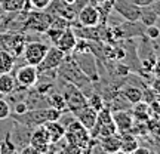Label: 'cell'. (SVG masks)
I'll return each mask as SVG.
<instances>
[{"instance_id": "1", "label": "cell", "mask_w": 160, "mask_h": 154, "mask_svg": "<svg viewBox=\"0 0 160 154\" xmlns=\"http://www.w3.org/2000/svg\"><path fill=\"white\" fill-rule=\"evenodd\" d=\"M51 12H45L40 9H31L27 12V19L24 22V30L31 31V33H46V30L51 27L52 24Z\"/></svg>"}, {"instance_id": "2", "label": "cell", "mask_w": 160, "mask_h": 154, "mask_svg": "<svg viewBox=\"0 0 160 154\" xmlns=\"http://www.w3.org/2000/svg\"><path fill=\"white\" fill-rule=\"evenodd\" d=\"M64 139H67V144H73L76 147H79L82 151H86L88 150V144L92 141L91 133L86 129L85 126H82L76 120V122H71L68 126H65V135H64Z\"/></svg>"}, {"instance_id": "3", "label": "cell", "mask_w": 160, "mask_h": 154, "mask_svg": "<svg viewBox=\"0 0 160 154\" xmlns=\"http://www.w3.org/2000/svg\"><path fill=\"white\" fill-rule=\"evenodd\" d=\"M62 97L67 104V110L73 116H76L82 108H85L88 105V98L85 93L79 89V86L73 85V83H65V89L62 92Z\"/></svg>"}, {"instance_id": "4", "label": "cell", "mask_w": 160, "mask_h": 154, "mask_svg": "<svg viewBox=\"0 0 160 154\" xmlns=\"http://www.w3.org/2000/svg\"><path fill=\"white\" fill-rule=\"evenodd\" d=\"M48 47L49 46L46 43H42V42H30V43H27L22 52V58L25 64L39 67L40 62L45 58L46 52H48Z\"/></svg>"}, {"instance_id": "5", "label": "cell", "mask_w": 160, "mask_h": 154, "mask_svg": "<svg viewBox=\"0 0 160 154\" xmlns=\"http://www.w3.org/2000/svg\"><path fill=\"white\" fill-rule=\"evenodd\" d=\"M15 80H17V85L21 87V89H30V87H34L39 82V70L34 65H30V64H25L24 67H19L17 70V76H15Z\"/></svg>"}, {"instance_id": "6", "label": "cell", "mask_w": 160, "mask_h": 154, "mask_svg": "<svg viewBox=\"0 0 160 154\" xmlns=\"http://www.w3.org/2000/svg\"><path fill=\"white\" fill-rule=\"evenodd\" d=\"M76 17L83 28H95L101 24V11L93 5H85Z\"/></svg>"}, {"instance_id": "7", "label": "cell", "mask_w": 160, "mask_h": 154, "mask_svg": "<svg viewBox=\"0 0 160 154\" xmlns=\"http://www.w3.org/2000/svg\"><path fill=\"white\" fill-rule=\"evenodd\" d=\"M113 9L120 17H123L128 22H138L141 7L137 6L132 0H113Z\"/></svg>"}, {"instance_id": "8", "label": "cell", "mask_w": 160, "mask_h": 154, "mask_svg": "<svg viewBox=\"0 0 160 154\" xmlns=\"http://www.w3.org/2000/svg\"><path fill=\"white\" fill-rule=\"evenodd\" d=\"M67 53H64L59 47H57L55 45H52L48 47V52H46L43 61L40 62V65L37 67L39 73H43V71H49V70H58V67L62 64L64 58H65Z\"/></svg>"}, {"instance_id": "9", "label": "cell", "mask_w": 160, "mask_h": 154, "mask_svg": "<svg viewBox=\"0 0 160 154\" xmlns=\"http://www.w3.org/2000/svg\"><path fill=\"white\" fill-rule=\"evenodd\" d=\"M28 144L39 154L49 153L51 151L52 144H51V139H49V135H48V131L45 129V126L39 125V127H36V131H33V133L30 135Z\"/></svg>"}, {"instance_id": "10", "label": "cell", "mask_w": 160, "mask_h": 154, "mask_svg": "<svg viewBox=\"0 0 160 154\" xmlns=\"http://www.w3.org/2000/svg\"><path fill=\"white\" fill-rule=\"evenodd\" d=\"M73 58L76 59V62H77V65H79V68L83 71V74L91 80V82H97V80L99 79V76H98L97 59L93 58V55H92L91 52L86 53V59H88V61H85L83 55H82V53H77V52H74V57Z\"/></svg>"}, {"instance_id": "11", "label": "cell", "mask_w": 160, "mask_h": 154, "mask_svg": "<svg viewBox=\"0 0 160 154\" xmlns=\"http://www.w3.org/2000/svg\"><path fill=\"white\" fill-rule=\"evenodd\" d=\"M3 45L8 51L11 52L13 57H22L24 47L27 45V37L21 33H15L12 36H6L3 40Z\"/></svg>"}, {"instance_id": "12", "label": "cell", "mask_w": 160, "mask_h": 154, "mask_svg": "<svg viewBox=\"0 0 160 154\" xmlns=\"http://www.w3.org/2000/svg\"><path fill=\"white\" fill-rule=\"evenodd\" d=\"M48 9H51L52 15H58V17H61V18H65V19H68L70 22L77 15V11L74 9V5H68L64 0H52L51 5L48 6Z\"/></svg>"}, {"instance_id": "13", "label": "cell", "mask_w": 160, "mask_h": 154, "mask_svg": "<svg viewBox=\"0 0 160 154\" xmlns=\"http://www.w3.org/2000/svg\"><path fill=\"white\" fill-rule=\"evenodd\" d=\"M113 116V122L116 125V129L119 133H125V132L131 131L132 125H133V116H132L131 111H126V110H117L114 113H111Z\"/></svg>"}, {"instance_id": "14", "label": "cell", "mask_w": 160, "mask_h": 154, "mask_svg": "<svg viewBox=\"0 0 160 154\" xmlns=\"http://www.w3.org/2000/svg\"><path fill=\"white\" fill-rule=\"evenodd\" d=\"M76 43H77V34H76L74 30L71 28V25H70V27H67L62 31V34L59 36V39L55 43V46L59 47L64 53L68 55V53H71V52L74 51Z\"/></svg>"}, {"instance_id": "15", "label": "cell", "mask_w": 160, "mask_h": 154, "mask_svg": "<svg viewBox=\"0 0 160 154\" xmlns=\"http://www.w3.org/2000/svg\"><path fill=\"white\" fill-rule=\"evenodd\" d=\"M43 126H45V129L48 131L51 144H58L59 141H62L64 139V135H65V126H64L59 120H49V122H45Z\"/></svg>"}, {"instance_id": "16", "label": "cell", "mask_w": 160, "mask_h": 154, "mask_svg": "<svg viewBox=\"0 0 160 154\" xmlns=\"http://www.w3.org/2000/svg\"><path fill=\"white\" fill-rule=\"evenodd\" d=\"M97 111L93 108H91L89 105H86L85 108H82L77 113V114L74 116L76 119H77V122H79L82 126H85L88 131H91L92 127L95 126V123H97Z\"/></svg>"}, {"instance_id": "17", "label": "cell", "mask_w": 160, "mask_h": 154, "mask_svg": "<svg viewBox=\"0 0 160 154\" xmlns=\"http://www.w3.org/2000/svg\"><path fill=\"white\" fill-rule=\"evenodd\" d=\"M139 147L138 139L133 137L131 132H125L120 135V153L125 154H133V151Z\"/></svg>"}, {"instance_id": "18", "label": "cell", "mask_w": 160, "mask_h": 154, "mask_svg": "<svg viewBox=\"0 0 160 154\" xmlns=\"http://www.w3.org/2000/svg\"><path fill=\"white\" fill-rule=\"evenodd\" d=\"M101 150L104 153H120V135L113 133L101 138Z\"/></svg>"}, {"instance_id": "19", "label": "cell", "mask_w": 160, "mask_h": 154, "mask_svg": "<svg viewBox=\"0 0 160 154\" xmlns=\"http://www.w3.org/2000/svg\"><path fill=\"white\" fill-rule=\"evenodd\" d=\"M17 89V80L11 73H2L0 74V95H11Z\"/></svg>"}, {"instance_id": "20", "label": "cell", "mask_w": 160, "mask_h": 154, "mask_svg": "<svg viewBox=\"0 0 160 154\" xmlns=\"http://www.w3.org/2000/svg\"><path fill=\"white\" fill-rule=\"evenodd\" d=\"M151 114V105L147 104L145 101H139V102L133 104V108H132V116L133 119L138 122H147L150 119Z\"/></svg>"}, {"instance_id": "21", "label": "cell", "mask_w": 160, "mask_h": 154, "mask_svg": "<svg viewBox=\"0 0 160 154\" xmlns=\"http://www.w3.org/2000/svg\"><path fill=\"white\" fill-rule=\"evenodd\" d=\"M15 57L8 49H0V74L12 73L15 68Z\"/></svg>"}, {"instance_id": "22", "label": "cell", "mask_w": 160, "mask_h": 154, "mask_svg": "<svg viewBox=\"0 0 160 154\" xmlns=\"http://www.w3.org/2000/svg\"><path fill=\"white\" fill-rule=\"evenodd\" d=\"M157 19H159V17H157V13H156V11L153 9L151 5L142 6V7H141V13H139V19H138V21L142 24L144 27H148V25L156 24Z\"/></svg>"}, {"instance_id": "23", "label": "cell", "mask_w": 160, "mask_h": 154, "mask_svg": "<svg viewBox=\"0 0 160 154\" xmlns=\"http://www.w3.org/2000/svg\"><path fill=\"white\" fill-rule=\"evenodd\" d=\"M122 97L125 98L129 104L133 105V104L142 101V91L139 87H135V86H126L122 91Z\"/></svg>"}, {"instance_id": "24", "label": "cell", "mask_w": 160, "mask_h": 154, "mask_svg": "<svg viewBox=\"0 0 160 154\" xmlns=\"http://www.w3.org/2000/svg\"><path fill=\"white\" fill-rule=\"evenodd\" d=\"M25 2L27 0H0V6H2V11L3 12L18 13V12L24 11Z\"/></svg>"}, {"instance_id": "25", "label": "cell", "mask_w": 160, "mask_h": 154, "mask_svg": "<svg viewBox=\"0 0 160 154\" xmlns=\"http://www.w3.org/2000/svg\"><path fill=\"white\" fill-rule=\"evenodd\" d=\"M18 148L15 142L11 139V132H6L5 141L0 142V153H17Z\"/></svg>"}, {"instance_id": "26", "label": "cell", "mask_w": 160, "mask_h": 154, "mask_svg": "<svg viewBox=\"0 0 160 154\" xmlns=\"http://www.w3.org/2000/svg\"><path fill=\"white\" fill-rule=\"evenodd\" d=\"M49 107H53V108L59 110V111H64L67 108V104H65V99H64L62 95L59 93H52L49 97Z\"/></svg>"}, {"instance_id": "27", "label": "cell", "mask_w": 160, "mask_h": 154, "mask_svg": "<svg viewBox=\"0 0 160 154\" xmlns=\"http://www.w3.org/2000/svg\"><path fill=\"white\" fill-rule=\"evenodd\" d=\"M88 105L98 113L101 108H104V101L98 93H92V95H89V98H88Z\"/></svg>"}, {"instance_id": "28", "label": "cell", "mask_w": 160, "mask_h": 154, "mask_svg": "<svg viewBox=\"0 0 160 154\" xmlns=\"http://www.w3.org/2000/svg\"><path fill=\"white\" fill-rule=\"evenodd\" d=\"M62 31H64L62 28H57V27H52V25H51L49 28L46 30V33H45V34L48 36V39L52 40V43L55 45V43L58 42V39H59V36L62 34Z\"/></svg>"}, {"instance_id": "29", "label": "cell", "mask_w": 160, "mask_h": 154, "mask_svg": "<svg viewBox=\"0 0 160 154\" xmlns=\"http://www.w3.org/2000/svg\"><path fill=\"white\" fill-rule=\"evenodd\" d=\"M11 116V105L3 98H0V122L6 120Z\"/></svg>"}, {"instance_id": "30", "label": "cell", "mask_w": 160, "mask_h": 154, "mask_svg": "<svg viewBox=\"0 0 160 154\" xmlns=\"http://www.w3.org/2000/svg\"><path fill=\"white\" fill-rule=\"evenodd\" d=\"M145 36H147L150 40H157L160 37V28L156 24L148 25V27H145Z\"/></svg>"}, {"instance_id": "31", "label": "cell", "mask_w": 160, "mask_h": 154, "mask_svg": "<svg viewBox=\"0 0 160 154\" xmlns=\"http://www.w3.org/2000/svg\"><path fill=\"white\" fill-rule=\"evenodd\" d=\"M52 0H30L31 3V7L33 9H40V11H46L48 6L51 5Z\"/></svg>"}, {"instance_id": "32", "label": "cell", "mask_w": 160, "mask_h": 154, "mask_svg": "<svg viewBox=\"0 0 160 154\" xmlns=\"http://www.w3.org/2000/svg\"><path fill=\"white\" fill-rule=\"evenodd\" d=\"M15 114L17 116H22L25 114L27 111H28V105H27V102H22V101H19V102L15 104Z\"/></svg>"}, {"instance_id": "33", "label": "cell", "mask_w": 160, "mask_h": 154, "mask_svg": "<svg viewBox=\"0 0 160 154\" xmlns=\"http://www.w3.org/2000/svg\"><path fill=\"white\" fill-rule=\"evenodd\" d=\"M150 89L154 92L156 95L160 93V77H156L154 76V79L151 80V83H150Z\"/></svg>"}, {"instance_id": "34", "label": "cell", "mask_w": 160, "mask_h": 154, "mask_svg": "<svg viewBox=\"0 0 160 154\" xmlns=\"http://www.w3.org/2000/svg\"><path fill=\"white\" fill-rule=\"evenodd\" d=\"M156 77H160V57L156 58L154 61V65H153V71H151Z\"/></svg>"}, {"instance_id": "35", "label": "cell", "mask_w": 160, "mask_h": 154, "mask_svg": "<svg viewBox=\"0 0 160 154\" xmlns=\"http://www.w3.org/2000/svg\"><path fill=\"white\" fill-rule=\"evenodd\" d=\"M133 3L137 6H139V7H142V6H148V5H151L154 0H132Z\"/></svg>"}, {"instance_id": "36", "label": "cell", "mask_w": 160, "mask_h": 154, "mask_svg": "<svg viewBox=\"0 0 160 154\" xmlns=\"http://www.w3.org/2000/svg\"><path fill=\"white\" fill-rule=\"evenodd\" d=\"M151 6H153V9L156 11V13H157V17L160 18V0H154V2L151 3Z\"/></svg>"}, {"instance_id": "37", "label": "cell", "mask_w": 160, "mask_h": 154, "mask_svg": "<svg viewBox=\"0 0 160 154\" xmlns=\"http://www.w3.org/2000/svg\"><path fill=\"white\" fill-rule=\"evenodd\" d=\"M133 154H150V150L148 148H142V147H138V148L133 151Z\"/></svg>"}, {"instance_id": "38", "label": "cell", "mask_w": 160, "mask_h": 154, "mask_svg": "<svg viewBox=\"0 0 160 154\" xmlns=\"http://www.w3.org/2000/svg\"><path fill=\"white\" fill-rule=\"evenodd\" d=\"M64 2H65V3H68V5H74L77 0H64Z\"/></svg>"}, {"instance_id": "39", "label": "cell", "mask_w": 160, "mask_h": 154, "mask_svg": "<svg viewBox=\"0 0 160 154\" xmlns=\"http://www.w3.org/2000/svg\"><path fill=\"white\" fill-rule=\"evenodd\" d=\"M93 2H98V3H102V2H105V0H93Z\"/></svg>"}]
</instances>
